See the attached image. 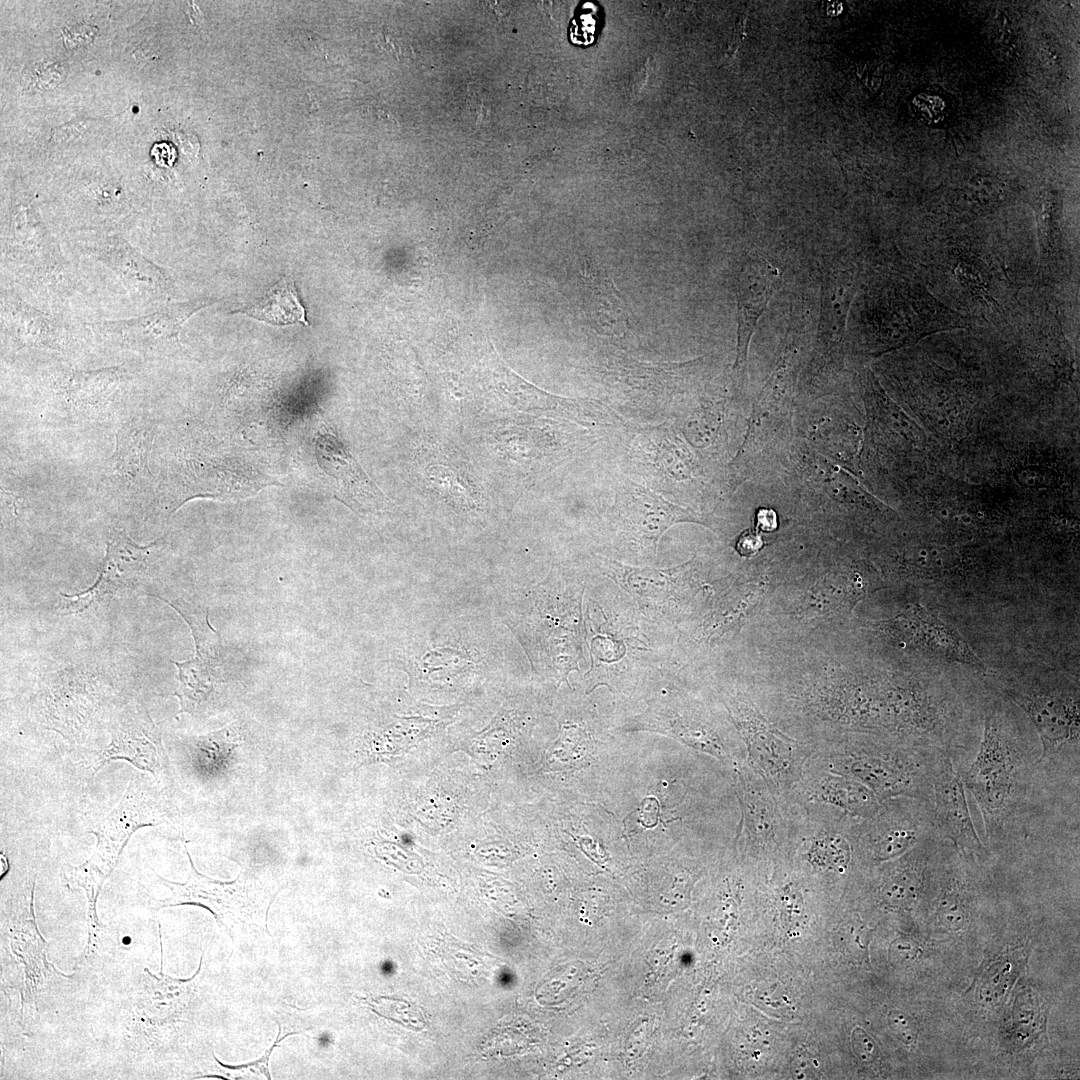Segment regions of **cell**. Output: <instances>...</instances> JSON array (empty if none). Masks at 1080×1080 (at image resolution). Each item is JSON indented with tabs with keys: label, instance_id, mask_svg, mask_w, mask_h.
I'll list each match as a JSON object with an SVG mask.
<instances>
[{
	"label": "cell",
	"instance_id": "cell-1",
	"mask_svg": "<svg viewBox=\"0 0 1080 1080\" xmlns=\"http://www.w3.org/2000/svg\"><path fill=\"white\" fill-rule=\"evenodd\" d=\"M490 612L470 611L413 626L394 663L415 685L452 686L510 666L505 629Z\"/></svg>",
	"mask_w": 1080,
	"mask_h": 1080
},
{
	"label": "cell",
	"instance_id": "cell-2",
	"mask_svg": "<svg viewBox=\"0 0 1080 1080\" xmlns=\"http://www.w3.org/2000/svg\"><path fill=\"white\" fill-rule=\"evenodd\" d=\"M1040 749L1001 703L987 708L979 750L960 771L980 809L985 836L996 844L1010 835L1030 806Z\"/></svg>",
	"mask_w": 1080,
	"mask_h": 1080
},
{
	"label": "cell",
	"instance_id": "cell-3",
	"mask_svg": "<svg viewBox=\"0 0 1080 1080\" xmlns=\"http://www.w3.org/2000/svg\"><path fill=\"white\" fill-rule=\"evenodd\" d=\"M584 588L577 579L553 569L545 580L519 589L502 605V621L522 645L534 671L557 687L579 670L583 659Z\"/></svg>",
	"mask_w": 1080,
	"mask_h": 1080
},
{
	"label": "cell",
	"instance_id": "cell-4",
	"mask_svg": "<svg viewBox=\"0 0 1080 1080\" xmlns=\"http://www.w3.org/2000/svg\"><path fill=\"white\" fill-rule=\"evenodd\" d=\"M811 755L830 770L868 787L880 802L909 796L932 802L937 755L869 734H845L819 742Z\"/></svg>",
	"mask_w": 1080,
	"mask_h": 1080
},
{
	"label": "cell",
	"instance_id": "cell-5",
	"mask_svg": "<svg viewBox=\"0 0 1080 1080\" xmlns=\"http://www.w3.org/2000/svg\"><path fill=\"white\" fill-rule=\"evenodd\" d=\"M1 276L5 285L59 306L79 290V278L60 244L32 209L16 206L1 238ZM6 287V286H5Z\"/></svg>",
	"mask_w": 1080,
	"mask_h": 1080
},
{
	"label": "cell",
	"instance_id": "cell-6",
	"mask_svg": "<svg viewBox=\"0 0 1080 1080\" xmlns=\"http://www.w3.org/2000/svg\"><path fill=\"white\" fill-rule=\"evenodd\" d=\"M1007 695L1028 716L1041 746L1039 776L1079 785V694L1072 686L1034 682L1010 687Z\"/></svg>",
	"mask_w": 1080,
	"mask_h": 1080
},
{
	"label": "cell",
	"instance_id": "cell-7",
	"mask_svg": "<svg viewBox=\"0 0 1080 1080\" xmlns=\"http://www.w3.org/2000/svg\"><path fill=\"white\" fill-rule=\"evenodd\" d=\"M190 869L185 883L169 881L156 875L170 895L156 902L157 909L179 905H196L209 910L233 943L267 929V913L277 893L271 894L262 884L240 874L235 880L222 882L200 873L185 846Z\"/></svg>",
	"mask_w": 1080,
	"mask_h": 1080
},
{
	"label": "cell",
	"instance_id": "cell-8",
	"mask_svg": "<svg viewBox=\"0 0 1080 1080\" xmlns=\"http://www.w3.org/2000/svg\"><path fill=\"white\" fill-rule=\"evenodd\" d=\"M722 702L745 747L747 765L774 795L789 797L813 746L785 733L741 690L724 694Z\"/></svg>",
	"mask_w": 1080,
	"mask_h": 1080
},
{
	"label": "cell",
	"instance_id": "cell-9",
	"mask_svg": "<svg viewBox=\"0 0 1080 1080\" xmlns=\"http://www.w3.org/2000/svg\"><path fill=\"white\" fill-rule=\"evenodd\" d=\"M739 808L735 842L752 853H794L802 806L792 797L774 795L747 764L732 772Z\"/></svg>",
	"mask_w": 1080,
	"mask_h": 1080
},
{
	"label": "cell",
	"instance_id": "cell-10",
	"mask_svg": "<svg viewBox=\"0 0 1080 1080\" xmlns=\"http://www.w3.org/2000/svg\"><path fill=\"white\" fill-rule=\"evenodd\" d=\"M599 610L603 615L600 623L589 613L584 616V641L589 645L591 659V668L584 679L588 691L605 684L623 692L648 668V656L653 648L635 620L631 623L626 618L624 624H618V616H605L601 606Z\"/></svg>",
	"mask_w": 1080,
	"mask_h": 1080
},
{
	"label": "cell",
	"instance_id": "cell-11",
	"mask_svg": "<svg viewBox=\"0 0 1080 1080\" xmlns=\"http://www.w3.org/2000/svg\"><path fill=\"white\" fill-rule=\"evenodd\" d=\"M853 830L856 854L873 864L893 860L936 835L933 805L909 796L892 797Z\"/></svg>",
	"mask_w": 1080,
	"mask_h": 1080
},
{
	"label": "cell",
	"instance_id": "cell-12",
	"mask_svg": "<svg viewBox=\"0 0 1080 1080\" xmlns=\"http://www.w3.org/2000/svg\"><path fill=\"white\" fill-rule=\"evenodd\" d=\"M634 727L671 736L695 751L716 759L731 773L747 764L743 742L735 727L723 728L709 716L671 697L649 701Z\"/></svg>",
	"mask_w": 1080,
	"mask_h": 1080
},
{
	"label": "cell",
	"instance_id": "cell-13",
	"mask_svg": "<svg viewBox=\"0 0 1080 1080\" xmlns=\"http://www.w3.org/2000/svg\"><path fill=\"white\" fill-rule=\"evenodd\" d=\"M0 308L2 341L11 350L70 353L94 337L89 323L37 309L9 287L1 286Z\"/></svg>",
	"mask_w": 1080,
	"mask_h": 1080
},
{
	"label": "cell",
	"instance_id": "cell-14",
	"mask_svg": "<svg viewBox=\"0 0 1080 1080\" xmlns=\"http://www.w3.org/2000/svg\"><path fill=\"white\" fill-rule=\"evenodd\" d=\"M71 243L76 251L110 269L141 303L158 308L174 297L175 286L168 273L122 236L89 233L73 238Z\"/></svg>",
	"mask_w": 1080,
	"mask_h": 1080
},
{
	"label": "cell",
	"instance_id": "cell-15",
	"mask_svg": "<svg viewBox=\"0 0 1080 1080\" xmlns=\"http://www.w3.org/2000/svg\"><path fill=\"white\" fill-rule=\"evenodd\" d=\"M163 813L155 791L139 777H133L118 804L91 833L96 837L94 852L82 865L102 882L109 877L131 838L142 827L157 826Z\"/></svg>",
	"mask_w": 1080,
	"mask_h": 1080
},
{
	"label": "cell",
	"instance_id": "cell-16",
	"mask_svg": "<svg viewBox=\"0 0 1080 1080\" xmlns=\"http://www.w3.org/2000/svg\"><path fill=\"white\" fill-rule=\"evenodd\" d=\"M617 530L645 554L655 555L660 539L675 524L708 526L693 510L678 506L651 489L626 479L615 498Z\"/></svg>",
	"mask_w": 1080,
	"mask_h": 1080
},
{
	"label": "cell",
	"instance_id": "cell-17",
	"mask_svg": "<svg viewBox=\"0 0 1080 1080\" xmlns=\"http://www.w3.org/2000/svg\"><path fill=\"white\" fill-rule=\"evenodd\" d=\"M205 302L167 303L156 310L129 319L89 322L94 337L106 343L147 356L163 355L178 343L184 321Z\"/></svg>",
	"mask_w": 1080,
	"mask_h": 1080
},
{
	"label": "cell",
	"instance_id": "cell-18",
	"mask_svg": "<svg viewBox=\"0 0 1080 1080\" xmlns=\"http://www.w3.org/2000/svg\"><path fill=\"white\" fill-rule=\"evenodd\" d=\"M932 783L936 835L962 854L984 861L988 857L987 848L973 824L960 769L948 754L937 755Z\"/></svg>",
	"mask_w": 1080,
	"mask_h": 1080
},
{
	"label": "cell",
	"instance_id": "cell-19",
	"mask_svg": "<svg viewBox=\"0 0 1080 1080\" xmlns=\"http://www.w3.org/2000/svg\"><path fill=\"white\" fill-rule=\"evenodd\" d=\"M157 541L147 546L133 542L124 532L111 530L107 540V549L94 584L76 594H64L62 612L76 614L93 605L110 600L127 589L133 588L144 574L151 548Z\"/></svg>",
	"mask_w": 1080,
	"mask_h": 1080
},
{
	"label": "cell",
	"instance_id": "cell-20",
	"mask_svg": "<svg viewBox=\"0 0 1080 1080\" xmlns=\"http://www.w3.org/2000/svg\"><path fill=\"white\" fill-rule=\"evenodd\" d=\"M790 797L801 804L821 806L854 821L869 818L881 803L864 784L828 769L811 754Z\"/></svg>",
	"mask_w": 1080,
	"mask_h": 1080
},
{
	"label": "cell",
	"instance_id": "cell-21",
	"mask_svg": "<svg viewBox=\"0 0 1080 1080\" xmlns=\"http://www.w3.org/2000/svg\"><path fill=\"white\" fill-rule=\"evenodd\" d=\"M887 628L899 643L923 655L986 670L963 637L923 606L908 607Z\"/></svg>",
	"mask_w": 1080,
	"mask_h": 1080
},
{
	"label": "cell",
	"instance_id": "cell-22",
	"mask_svg": "<svg viewBox=\"0 0 1080 1080\" xmlns=\"http://www.w3.org/2000/svg\"><path fill=\"white\" fill-rule=\"evenodd\" d=\"M112 760L127 761L158 781L166 779L168 761L161 735L146 710L136 709L120 719L99 754L97 769Z\"/></svg>",
	"mask_w": 1080,
	"mask_h": 1080
},
{
	"label": "cell",
	"instance_id": "cell-23",
	"mask_svg": "<svg viewBox=\"0 0 1080 1080\" xmlns=\"http://www.w3.org/2000/svg\"><path fill=\"white\" fill-rule=\"evenodd\" d=\"M779 281L778 270L765 258L745 255L735 277L737 301V356L735 368L746 362L748 346L757 322L765 311Z\"/></svg>",
	"mask_w": 1080,
	"mask_h": 1080
},
{
	"label": "cell",
	"instance_id": "cell-24",
	"mask_svg": "<svg viewBox=\"0 0 1080 1080\" xmlns=\"http://www.w3.org/2000/svg\"><path fill=\"white\" fill-rule=\"evenodd\" d=\"M316 455L320 467L336 481L342 500L353 510L367 513L383 506L384 495L336 435L320 433Z\"/></svg>",
	"mask_w": 1080,
	"mask_h": 1080
},
{
	"label": "cell",
	"instance_id": "cell-25",
	"mask_svg": "<svg viewBox=\"0 0 1080 1080\" xmlns=\"http://www.w3.org/2000/svg\"><path fill=\"white\" fill-rule=\"evenodd\" d=\"M689 564L669 569H653L604 561L607 574L629 592L640 606L648 612L665 617L679 598L682 575L688 571Z\"/></svg>",
	"mask_w": 1080,
	"mask_h": 1080
},
{
	"label": "cell",
	"instance_id": "cell-26",
	"mask_svg": "<svg viewBox=\"0 0 1080 1080\" xmlns=\"http://www.w3.org/2000/svg\"><path fill=\"white\" fill-rule=\"evenodd\" d=\"M196 974L190 979H174L161 972L158 978L145 969L134 1004L140 1022L157 1029L179 1021L189 1009Z\"/></svg>",
	"mask_w": 1080,
	"mask_h": 1080
},
{
	"label": "cell",
	"instance_id": "cell-27",
	"mask_svg": "<svg viewBox=\"0 0 1080 1080\" xmlns=\"http://www.w3.org/2000/svg\"><path fill=\"white\" fill-rule=\"evenodd\" d=\"M583 303L593 328L606 335L623 336L631 327L625 302L613 282L590 260L583 268Z\"/></svg>",
	"mask_w": 1080,
	"mask_h": 1080
},
{
	"label": "cell",
	"instance_id": "cell-28",
	"mask_svg": "<svg viewBox=\"0 0 1080 1080\" xmlns=\"http://www.w3.org/2000/svg\"><path fill=\"white\" fill-rule=\"evenodd\" d=\"M856 275L855 267H844L842 263H834L824 272L819 327L826 338L840 340L843 337L855 294Z\"/></svg>",
	"mask_w": 1080,
	"mask_h": 1080
},
{
	"label": "cell",
	"instance_id": "cell-29",
	"mask_svg": "<svg viewBox=\"0 0 1080 1080\" xmlns=\"http://www.w3.org/2000/svg\"><path fill=\"white\" fill-rule=\"evenodd\" d=\"M126 379L120 367L97 370L63 369L53 375V386L68 400L80 406L106 402L116 394Z\"/></svg>",
	"mask_w": 1080,
	"mask_h": 1080
},
{
	"label": "cell",
	"instance_id": "cell-30",
	"mask_svg": "<svg viewBox=\"0 0 1080 1080\" xmlns=\"http://www.w3.org/2000/svg\"><path fill=\"white\" fill-rule=\"evenodd\" d=\"M184 744L195 773L204 778H214L228 769L239 744V735L232 724L218 731L188 737Z\"/></svg>",
	"mask_w": 1080,
	"mask_h": 1080
},
{
	"label": "cell",
	"instance_id": "cell-31",
	"mask_svg": "<svg viewBox=\"0 0 1080 1080\" xmlns=\"http://www.w3.org/2000/svg\"><path fill=\"white\" fill-rule=\"evenodd\" d=\"M173 663L178 669L179 686L174 695L179 699L180 713L194 712L212 695L222 661L194 654Z\"/></svg>",
	"mask_w": 1080,
	"mask_h": 1080
},
{
	"label": "cell",
	"instance_id": "cell-32",
	"mask_svg": "<svg viewBox=\"0 0 1080 1080\" xmlns=\"http://www.w3.org/2000/svg\"><path fill=\"white\" fill-rule=\"evenodd\" d=\"M242 312L271 325L297 323L308 325L305 309L299 300L294 281L290 277L281 278L256 303Z\"/></svg>",
	"mask_w": 1080,
	"mask_h": 1080
},
{
	"label": "cell",
	"instance_id": "cell-33",
	"mask_svg": "<svg viewBox=\"0 0 1080 1080\" xmlns=\"http://www.w3.org/2000/svg\"><path fill=\"white\" fill-rule=\"evenodd\" d=\"M150 438L139 427H125L117 439V468L123 473H138L146 459Z\"/></svg>",
	"mask_w": 1080,
	"mask_h": 1080
},
{
	"label": "cell",
	"instance_id": "cell-34",
	"mask_svg": "<svg viewBox=\"0 0 1080 1080\" xmlns=\"http://www.w3.org/2000/svg\"><path fill=\"white\" fill-rule=\"evenodd\" d=\"M889 1025L895 1035L906 1045L915 1043L917 1039V1027L914 1021L902 1011H891L888 1015Z\"/></svg>",
	"mask_w": 1080,
	"mask_h": 1080
},
{
	"label": "cell",
	"instance_id": "cell-35",
	"mask_svg": "<svg viewBox=\"0 0 1080 1080\" xmlns=\"http://www.w3.org/2000/svg\"><path fill=\"white\" fill-rule=\"evenodd\" d=\"M62 68L54 63H39L30 72V79L35 81L32 86L46 89L56 85L62 79Z\"/></svg>",
	"mask_w": 1080,
	"mask_h": 1080
},
{
	"label": "cell",
	"instance_id": "cell-36",
	"mask_svg": "<svg viewBox=\"0 0 1080 1080\" xmlns=\"http://www.w3.org/2000/svg\"><path fill=\"white\" fill-rule=\"evenodd\" d=\"M851 1042L856 1056L864 1062H872L878 1056V1049L874 1041L861 1028L852 1032Z\"/></svg>",
	"mask_w": 1080,
	"mask_h": 1080
},
{
	"label": "cell",
	"instance_id": "cell-37",
	"mask_svg": "<svg viewBox=\"0 0 1080 1080\" xmlns=\"http://www.w3.org/2000/svg\"><path fill=\"white\" fill-rule=\"evenodd\" d=\"M762 547V540L760 536L751 530L743 533L736 544L737 551L744 556H749L757 552Z\"/></svg>",
	"mask_w": 1080,
	"mask_h": 1080
},
{
	"label": "cell",
	"instance_id": "cell-38",
	"mask_svg": "<svg viewBox=\"0 0 1080 1080\" xmlns=\"http://www.w3.org/2000/svg\"><path fill=\"white\" fill-rule=\"evenodd\" d=\"M283 1039H284V1037L277 1038L275 1043L273 1044V1046L268 1051L265 1052V1054L262 1056V1058H260L259 1060L255 1061V1062H250V1063L243 1064V1065H238V1066H226V1065L222 1064L221 1062H219V1064L223 1065V1066H226L227 1068L237 1069V1070L242 1069V1068L249 1069L250 1067H255L254 1070L259 1071V1073L264 1075L266 1079H271L269 1068H268L269 1056H270L272 1050L274 1049V1047L277 1045V1043L279 1041L283 1040Z\"/></svg>",
	"mask_w": 1080,
	"mask_h": 1080
},
{
	"label": "cell",
	"instance_id": "cell-39",
	"mask_svg": "<svg viewBox=\"0 0 1080 1080\" xmlns=\"http://www.w3.org/2000/svg\"><path fill=\"white\" fill-rule=\"evenodd\" d=\"M758 527L764 531L774 530L777 526L776 515L772 510L762 509L758 512Z\"/></svg>",
	"mask_w": 1080,
	"mask_h": 1080
}]
</instances>
